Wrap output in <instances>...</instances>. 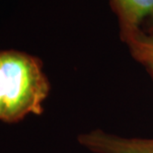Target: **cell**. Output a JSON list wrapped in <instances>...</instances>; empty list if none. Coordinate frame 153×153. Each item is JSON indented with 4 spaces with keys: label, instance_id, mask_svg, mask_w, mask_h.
Here are the masks:
<instances>
[{
    "label": "cell",
    "instance_id": "obj_1",
    "mask_svg": "<svg viewBox=\"0 0 153 153\" xmlns=\"http://www.w3.org/2000/svg\"><path fill=\"white\" fill-rule=\"evenodd\" d=\"M51 84L38 57L23 51H0V120L18 123L44 113Z\"/></svg>",
    "mask_w": 153,
    "mask_h": 153
},
{
    "label": "cell",
    "instance_id": "obj_2",
    "mask_svg": "<svg viewBox=\"0 0 153 153\" xmlns=\"http://www.w3.org/2000/svg\"><path fill=\"white\" fill-rule=\"evenodd\" d=\"M77 139L81 146L93 153H153V138L125 137L94 129Z\"/></svg>",
    "mask_w": 153,
    "mask_h": 153
},
{
    "label": "cell",
    "instance_id": "obj_3",
    "mask_svg": "<svg viewBox=\"0 0 153 153\" xmlns=\"http://www.w3.org/2000/svg\"><path fill=\"white\" fill-rule=\"evenodd\" d=\"M122 29H137L147 16H153V0H115Z\"/></svg>",
    "mask_w": 153,
    "mask_h": 153
},
{
    "label": "cell",
    "instance_id": "obj_4",
    "mask_svg": "<svg viewBox=\"0 0 153 153\" xmlns=\"http://www.w3.org/2000/svg\"><path fill=\"white\" fill-rule=\"evenodd\" d=\"M123 40L132 56L145 66H153V36L144 35L139 29H122Z\"/></svg>",
    "mask_w": 153,
    "mask_h": 153
},
{
    "label": "cell",
    "instance_id": "obj_5",
    "mask_svg": "<svg viewBox=\"0 0 153 153\" xmlns=\"http://www.w3.org/2000/svg\"><path fill=\"white\" fill-rule=\"evenodd\" d=\"M148 69H149V71H150L151 75H152V77H153V66H151V67H148Z\"/></svg>",
    "mask_w": 153,
    "mask_h": 153
}]
</instances>
